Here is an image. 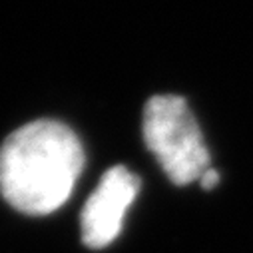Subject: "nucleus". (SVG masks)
Instances as JSON below:
<instances>
[{"instance_id": "obj_1", "label": "nucleus", "mask_w": 253, "mask_h": 253, "mask_svg": "<svg viewBox=\"0 0 253 253\" xmlns=\"http://www.w3.org/2000/svg\"><path fill=\"white\" fill-rule=\"evenodd\" d=\"M82 168L84 150L68 126L36 120L0 148V192L24 213H52L68 202Z\"/></svg>"}, {"instance_id": "obj_3", "label": "nucleus", "mask_w": 253, "mask_h": 253, "mask_svg": "<svg viewBox=\"0 0 253 253\" xmlns=\"http://www.w3.org/2000/svg\"><path fill=\"white\" fill-rule=\"evenodd\" d=\"M138 189L140 177L126 166H114L102 175L80 217L82 241L88 247H106L120 235L124 215L134 202Z\"/></svg>"}, {"instance_id": "obj_4", "label": "nucleus", "mask_w": 253, "mask_h": 253, "mask_svg": "<svg viewBox=\"0 0 253 253\" xmlns=\"http://www.w3.org/2000/svg\"><path fill=\"white\" fill-rule=\"evenodd\" d=\"M200 183H202L204 189H213V187L219 183V173H217L213 168H210V169H206L204 175L200 177Z\"/></svg>"}, {"instance_id": "obj_2", "label": "nucleus", "mask_w": 253, "mask_h": 253, "mask_svg": "<svg viewBox=\"0 0 253 253\" xmlns=\"http://www.w3.org/2000/svg\"><path fill=\"white\" fill-rule=\"evenodd\" d=\"M144 142L175 185H187L210 169V152L187 102L154 96L144 108Z\"/></svg>"}]
</instances>
